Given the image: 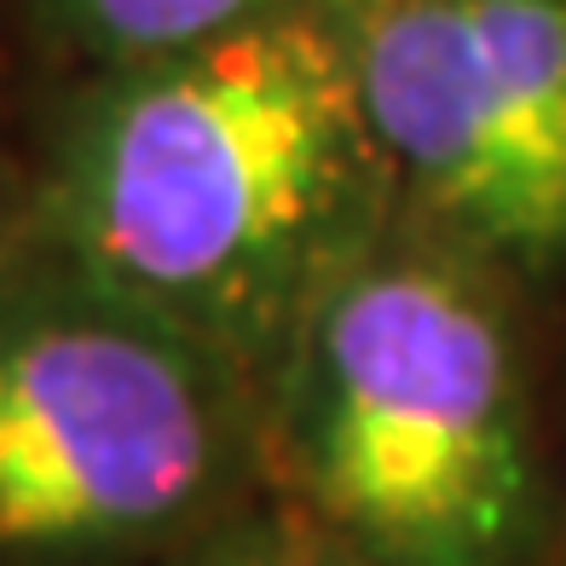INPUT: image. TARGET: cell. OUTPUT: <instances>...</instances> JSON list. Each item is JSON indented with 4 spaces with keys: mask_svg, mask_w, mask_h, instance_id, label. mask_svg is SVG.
Here are the masks:
<instances>
[{
    "mask_svg": "<svg viewBox=\"0 0 566 566\" xmlns=\"http://www.w3.org/2000/svg\"><path fill=\"white\" fill-rule=\"evenodd\" d=\"M399 191L480 261L549 266V231L469 0H329Z\"/></svg>",
    "mask_w": 566,
    "mask_h": 566,
    "instance_id": "cell-4",
    "label": "cell"
},
{
    "mask_svg": "<svg viewBox=\"0 0 566 566\" xmlns=\"http://www.w3.org/2000/svg\"><path fill=\"white\" fill-rule=\"evenodd\" d=\"M163 566H376V560L347 549L342 537H329L313 521L283 526V521H238V514H226L220 526L191 537Z\"/></svg>",
    "mask_w": 566,
    "mask_h": 566,
    "instance_id": "cell-7",
    "label": "cell"
},
{
    "mask_svg": "<svg viewBox=\"0 0 566 566\" xmlns=\"http://www.w3.org/2000/svg\"><path fill=\"white\" fill-rule=\"evenodd\" d=\"M266 394L157 301L35 238L0 283V566H139L220 526Z\"/></svg>",
    "mask_w": 566,
    "mask_h": 566,
    "instance_id": "cell-3",
    "label": "cell"
},
{
    "mask_svg": "<svg viewBox=\"0 0 566 566\" xmlns=\"http://www.w3.org/2000/svg\"><path fill=\"white\" fill-rule=\"evenodd\" d=\"M290 7L301 0H46L53 23L98 70L191 53Z\"/></svg>",
    "mask_w": 566,
    "mask_h": 566,
    "instance_id": "cell-6",
    "label": "cell"
},
{
    "mask_svg": "<svg viewBox=\"0 0 566 566\" xmlns=\"http://www.w3.org/2000/svg\"><path fill=\"white\" fill-rule=\"evenodd\" d=\"M381 150L329 0L98 70L35 179L41 238L157 301L272 399L324 295L388 238Z\"/></svg>",
    "mask_w": 566,
    "mask_h": 566,
    "instance_id": "cell-1",
    "label": "cell"
},
{
    "mask_svg": "<svg viewBox=\"0 0 566 566\" xmlns=\"http://www.w3.org/2000/svg\"><path fill=\"white\" fill-rule=\"evenodd\" d=\"M469 7L497 64L549 249L566 254V0H469Z\"/></svg>",
    "mask_w": 566,
    "mask_h": 566,
    "instance_id": "cell-5",
    "label": "cell"
},
{
    "mask_svg": "<svg viewBox=\"0 0 566 566\" xmlns=\"http://www.w3.org/2000/svg\"><path fill=\"white\" fill-rule=\"evenodd\" d=\"M41 238V220H35V191H23L18 179L0 168V283L12 277V266L30 254V243Z\"/></svg>",
    "mask_w": 566,
    "mask_h": 566,
    "instance_id": "cell-8",
    "label": "cell"
},
{
    "mask_svg": "<svg viewBox=\"0 0 566 566\" xmlns=\"http://www.w3.org/2000/svg\"><path fill=\"white\" fill-rule=\"evenodd\" d=\"M313 514L376 566H521L537 521L503 306L462 243L381 238L266 399Z\"/></svg>",
    "mask_w": 566,
    "mask_h": 566,
    "instance_id": "cell-2",
    "label": "cell"
}]
</instances>
